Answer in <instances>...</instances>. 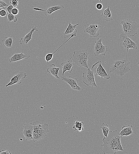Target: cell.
<instances>
[{"label":"cell","instance_id":"3957f363","mask_svg":"<svg viewBox=\"0 0 139 154\" xmlns=\"http://www.w3.org/2000/svg\"><path fill=\"white\" fill-rule=\"evenodd\" d=\"M33 129L32 139L35 142L46 137L49 130L47 123H45L42 125L40 121H36L33 122Z\"/></svg>","mask_w":139,"mask_h":154},{"label":"cell","instance_id":"e0dca14e","mask_svg":"<svg viewBox=\"0 0 139 154\" xmlns=\"http://www.w3.org/2000/svg\"><path fill=\"white\" fill-rule=\"evenodd\" d=\"M38 31L36 26H33L30 31L23 37L21 38L19 42L21 45L25 44L27 45L28 42L32 39V35L34 31Z\"/></svg>","mask_w":139,"mask_h":154},{"label":"cell","instance_id":"9c48e42d","mask_svg":"<svg viewBox=\"0 0 139 154\" xmlns=\"http://www.w3.org/2000/svg\"><path fill=\"white\" fill-rule=\"evenodd\" d=\"M84 32L90 34L91 38L97 37L99 35V29L101 26L97 24L90 25L86 24L84 25Z\"/></svg>","mask_w":139,"mask_h":154},{"label":"cell","instance_id":"ba28073f","mask_svg":"<svg viewBox=\"0 0 139 154\" xmlns=\"http://www.w3.org/2000/svg\"><path fill=\"white\" fill-rule=\"evenodd\" d=\"M120 37L122 41V45L127 52H128L129 49L130 48H132L135 50L137 49V44L133 41L125 33H121L120 35Z\"/></svg>","mask_w":139,"mask_h":154},{"label":"cell","instance_id":"cb8c5ba5","mask_svg":"<svg viewBox=\"0 0 139 154\" xmlns=\"http://www.w3.org/2000/svg\"><path fill=\"white\" fill-rule=\"evenodd\" d=\"M75 124L74 126H73V128L75 130H78L79 131H80L84 130L83 127L84 123L83 121H79L78 120L73 123Z\"/></svg>","mask_w":139,"mask_h":154},{"label":"cell","instance_id":"8d00e7d4","mask_svg":"<svg viewBox=\"0 0 139 154\" xmlns=\"http://www.w3.org/2000/svg\"><path fill=\"white\" fill-rule=\"evenodd\" d=\"M99 1H100V2H101L102 0H99Z\"/></svg>","mask_w":139,"mask_h":154},{"label":"cell","instance_id":"484cf974","mask_svg":"<svg viewBox=\"0 0 139 154\" xmlns=\"http://www.w3.org/2000/svg\"><path fill=\"white\" fill-rule=\"evenodd\" d=\"M7 21L8 23H10L12 21L16 22L17 21V18L15 16L12 14L11 13H7Z\"/></svg>","mask_w":139,"mask_h":154},{"label":"cell","instance_id":"f1b7e54d","mask_svg":"<svg viewBox=\"0 0 139 154\" xmlns=\"http://www.w3.org/2000/svg\"><path fill=\"white\" fill-rule=\"evenodd\" d=\"M11 13L14 15H17L19 13V10L16 7H14L11 11Z\"/></svg>","mask_w":139,"mask_h":154},{"label":"cell","instance_id":"d4e9b609","mask_svg":"<svg viewBox=\"0 0 139 154\" xmlns=\"http://www.w3.org/2000/svg\"><path fill=\"white\" fill-rule=\"evenodd\" d=\"M100 128L102 129L103 135L104 137H107L109 131L110 130L108 125L103 123L100 126Z\"/></svg>","mask_w":139,"mask_h":154},{"label":"cell","instance_id":"603a6c76","mask_svg":"<svg viewBox=\"0 0 139 154\" xmlns=\"http://www.w3.org/2000/svg\"><path fill=\"white\" fill-rule=\"evenodd\" d=\"M12 37L10 36L8 37H6L2 40L3 45L7 48L12 47Z\"/></svg>","mask_w":139,"mask_h":154},{"label":"cell","instance_id":"44dd1931","mask_svg":"<svg viewBox=\"0 0 139 154\" xmlns=\"http://www.w3.org/2000/svg\"><path fill=\"white\" fill-rule=\"evenodd\" d=\"M64 8L62 5H57L52 7H48L45 10L44 13L46 16L50 15L55 11L59 10H62Z\"/></svg>","mask_w":139,"mask_h":154},{"label":"cell","instance_id":"d6986e66","mask_svg":"<svg viewBox=\"0 0 139 154\" xmlns=\"http://www.w3.org/2000/svg\"><path fill=\"white\" fill-rule=\"evenodd\" d=\"M59 69V67H56L54 64H52L49 66L46 70L48 73L51 74L56 78L59 79L60 78L58 75Z\"/></svg>","mask_w":139,"mask_h":154},{"label":"cell","instance_id":"4fadbf2b","mask_svg":"<svg viewBox=\"0 0 139 154\" xmlns=\"http://www.w3.org/2000/svg\"><path fill=\"white\" fill-rule=\"evenodd\" d=\"M26 73L24 72H20L14 75L9 83L6 85V87L10 86L14 84H20L21 80L25 78L27 76Z\"/></svg>","mask_w":139,"mask_h":154},{"label":"cell","instance_id":"7402d4cb","mask_svg":"<svg viewBox=\"0 0 139 154\" xmlns=\"http://www.w3.org/2000/svg\"><path fill=\"white\" fill-rule=\"evenodd\" d=\"M76 36V33H74L71 35L70 37L66 41L62 44L60 46H59L57 49H56L54 52L53 53H49L47 54L45 57V59L47 63L49 64V62L52 60L53 58V54L54 53L56 52L59 48H60L67 41H68L69 39L71 38H72Z\"/></svg>","mask_w":139,"mask_h":154},{"label":"cell","instance_id":"9a60e30c","mask_svg":"<svg viewBox=\"0 0 139 154\" xmlns=\"http://www.w3.org/2000/svg\"><path fill=\"white\" fill-rule=\"evenodd\" d=\"M31 57L26 53H23L22 52L19 54L15 53L9 59V61L10 63L16 62L22 59H27Z\"/></svg>","mask_w":139,"mask_h":154},{"label":"cell","instance_id":"5b68a950","mask_svg":"<svg viewBox=\"0 0 139 154\" xmlns=\"http://www.w3.org/2000/svg\"><path fill=\"white\" fill-rule=\"evenodd\" d=\"M122 26L124 32L127 35L133 36L138 33V25L135 21L130 19H126L120 23Z\"/></svg>","mask_w":139,"mask_h":154},{"label":"cell","instance_id":"2e32d148","mask_svg":"<svg viewBox=\"0 0 139 154\" xmlns=\"http://www.w3.org/2000/svg\"><path fill=\"white\" fill-rule=\"evenodd\" d=\"M79 24V23H77L75 25H72L69 23L64 33V38H66L73 34L76 33L77 30L76 29V27Z\"/></svg>","mask_w":139,"mask_h":154},{"label":"cell","instance_id":"277c9868","mask_svg":"<svg viewBox=\"0 0 139 154\" xmlns=\"http://www.w3.org/2000/svg\"><path fill=\"white\" fill-rule=\"evenodd\" d=\"M90 55L86 49L76 50L71 58L75 63L80 67L88 68L87 61Z\"/></svg>","mask_w":139,"mask_h":154},{"label":"cell","instance_id":"7a4b0ae2","mask_svg":"<svg viewBox=\"0 0 139 154\" xmlns=\"http://www.w3.org/2000/svg\"><path fill=\"white\" fill-rule=\"evenodd\" d=\"M130 62L128 59L125 58L114 61L109 72L115 75L122 76L130 70Z\"/></svg>","mask_w":139,"mask_h":154},{"label":"cell","instance_id":"ac0fdd59","mask_svg":"<svg viewBox=\"0 0 139 154\" xmlns=\"http://www.w3.org/2000/svg\"><path fill=\"white\" fill-rule=\"evenodd\" d=\"M132 126L131 125L123 126L121 130L119 133V135L122 137L123 136H127L134 133L132 130Z\"/></svg>","mask_w":139,"mask_h":154},{"label":"cell","instance_id":"1f68e13d","mask_svg":"<svg viewBox=\"0 0 139 154\" xmlns=\"http://www.w3.org/2000/svg\"><path fill=\"white\" fill-rule=\"evenodd\" d=\"M8 5L2 0H0V7H4Z\"/></svg>","mask_w":139,"mask_h":154},{"label":"cell","instance_id":"836d02e7","mask_svg":"<svg viewBox=\"0 0 139 154\" xmlns=\"http://www.w3.org/2000/svg\"><path fill=\"white\" fill-rule=\"evenodd\" d=\"M33 10L38 11H41L44 12L45 11V10H44V9L37 7H34L33 8Z\"/></svg>","mask_w":139,"mask_h":154},{"label":"cell","instance_id":"74e56055","mask_svg":"<svg viewBox=\"0 0 139 154\" xmlns=\"http://www.w3.org/2000/svg\"><path fill=\"white\" fill-rule=\"evenodd\" d=\"M138 65H139V62H138Z\"/></svg>","mask_w":139,"mask_h":154},{"label":"cell","instance_id":"f546056e","mask_svg":"<svg viewBox=\"0 0 139 154\" xmlns=\"http://www.w3.org/2000/svg\"><path fill=\"white\" fill-rule=\"evenodd\" d=\"M96 7L97 9L99 10H101L103 9V5L100 3H98L96 5Z\"/></svg>","mask_w":139,"mask_h":154},{"label":"cell","instance_id":"4316f807","mask_svg":"<svg viewBox=\"0 0 139 154\" xmlns=\"http://www.w3.org/2000/svg\"><path fill=\"white\" fill-rule=\"evenodd\" d=\"M19 0H10V3L14 7H16L18 6Z\"/></svg>","mask_w":139,"mask_h":154},{"label":"cell","instance_id":"7c38bea8","mask_svg":"<svg viewBox=\"0 0 139 154\" xmlns=\"http://www.w3.org/2000/svg\"><path fill=\"white\" fill-rule=\"evenodd\" d=\"M24 130L21 134L24 135L26 140H31L33 139V123H25L23 126Z\"/></svg>","mask_w":139,"mask_h":154},{"label":"cell","instance_id":"8fae6325","mask_svg":"<svg viewBox=\"0 0 139 154\" xmlns=\"http://www.w3.org/2000/svg\"><path fill=\"white\" fill-rule=\"evenodd\" d=\"M61 79L68 84L71 86L72 89L74 90L80 91L81 89L78 85V80L76 78L71 76L66 77L62 76Z\"/></svg>","mask_w":139,"mask_h":154},{"label":"cell","instance_id":"6da1fadb","mask_svg":"<svg viewBox=\"0 0 139 154\" xmlns=\"http://www.w3.org/2000/svg\"><path fill=\"white\" fill-rule=\"evenodd\" d=\"M117 130H110L107 137H104L102 139L103 146L102 151L104 154H115L118 151H125L121 145V137Z\"/></svg>","mask_w":139,"mask_h":154},{"label":"cell","instance_id":"52a82bcc","mask_svg":"<svg viewBox=\"0 0 139 154\" xmlns=\"http://www.w3.org/2000/svg\"><path fill=\"white\" fill-rule=\"evenodd\" d=\"M82 78L83 82L86 85L97 87L95 80L94 72L90 69L87 68L83 73Z\"/></svg>","mask_w":139,"mask_h":154},{"label":"cell","instance_id":"8992f818","mask_svg":"<svg viewBox=\"0 0 139 154\" xmlns=\"http://www.w3.org/2000/svg\"><path fill=\"white\" fill-rule=\"evenodd\" d=\"M101 61H98L93 64L90 69L92 70L95 76H99L101 78L109 79L110 78L101 64Z\"/></svg>","mask_w":139,"mask_h":154},{"label":"cell","instance_id":"e575fe53","mask_svg":"<svg viewBox=\"0 0 139 154\" xmlns=\"http://www.w3.org/2000/svg\"><path fill=\"white\" fill-rule=\"evenodd\" d=\"M4 7H0V11L2 9H3Z\"/></svg>","mask_w":139,"mask_h":154},{"label":"cell","instance_id":"ffe728a7","mask_svg":"<svg viewBox=\"0 0 139 154\" xmlns=\"http://www.w3.org/2000/svg\"><path fill=\"white\" fill-rule=\"evenodd\" d=\"M101 16L103 20L106 21H109L113 20L111 14L108 6L107 8L104 9L101 13Z\"/></svg>","mask_w":139,"mask_h":154},{"label":"cell","instance_id":"d6a6232c","mask_svg":"<svg viewBox=\"0 0 139 154\" xmlns=\"http://www.w3.org/2000/svg\"><path fill=\"white\" fill-rule=\"evenodd\" d=\"M14 8V7L11 5L9 6L6 8V10L8 13H11V11L12 9Z\"/></svg>","mask_w":139,"mask_h":154},{"label":"cell","instance_id":"83f0119b","mask_svg":"<svg viewBox=\"0 0 139 154\" xmlns=\"http://www.w3.org/2000/svg\"><path fill=\"white\" fill-rule=\"evenodd\" d=\"M7 14V10L4 7L0 11V16L1 17H5Z\"/></svg>","mask_w":139,"mask_h":154},{"label":"cell","instance_id":"30bf717a","mask_svg":"<svg viewBox=\"0 0 139 154\" xmlns=\"http://www.w3.org/2000/svg\"><path fill=\"white\" fill-rule=\"evenodd\" d=\"M95 44L94 47V54L97 57L99 54L104 56L108 50L106 46L102 44V38H98L95 41Z\"/></svg>","mask_w":139,"mask_h":154},{"label":"cell","instance_id":"d590c367","mask_svg":"<svg viewBox=\"0 0 139 154\" xmlns=\"http://www.w3.org/2000/svg\"><path fill=\"white\" fill-rule=\"evenodd\" d=\"M22 140H23V139H22V138H20V141H22Z\"/></svg>","mask_w":139,"mask_h":154},{"label":"cell","instance_id":"5bb4252c","mask_svg":"<svg viewBox=\"0 0 139 154\" xmlns=\"http://www.w3.org/2000/svg\"><path fill=\"white\" fill-rule=\"evenodd\" d=\"M62 66V76H64V73L68 71L69 73H72L73 67V66L74 63L71 57H70L65 60L64 62L61 63Z\"/></svg>","mask_w":139,"mask_h":154},{"label":"cell","instance_id":"4dcf8cb0","mask_svg":"<svg viewBox=\"0 0 139 154\" xmlns=\"http://www.w3.org/2000/svg\"><path fill=\"white\" fill-rule=\"evenodd\" d=\"M11 153L9 150H0V154H11Z\"/></svg>","mask_w":139,"mask_h":154}]
</instances>
